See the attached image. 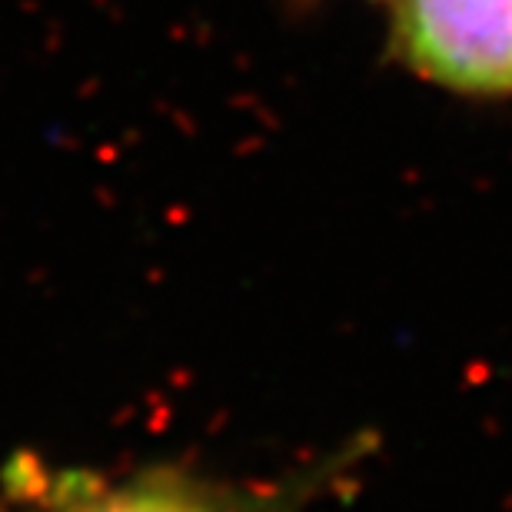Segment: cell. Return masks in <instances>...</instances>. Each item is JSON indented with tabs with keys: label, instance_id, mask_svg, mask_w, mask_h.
<instances>
[{
	"label": "cell",
	"instance_id": "cell-1",
	"mask_svg": "<svg viewBox=\"0 0 512 512\" xmlns=\"http://www.w3.org/2000/svg\"><path fill=\"white\" fill-rule=\"evenodd\" d=\"M389 60L443 94L512 100V0H389Z\"/></svg>",
	"mask_w": 512,
	"mask_h": 512
},
{
	"label": "cell",
	"instance_id": "cell-2",
	"mask_svg": "<svg viewBox=\"0 0 512 512\" xmlns=\"http://www.w3.org/2000/svg\"><path fill=\"white\" fill-rule=\"evenodd\" d=\"M54 512H300L290 489H243L187 473H150Z\"/></svg>",
	"mask_w": 512,
	"mask_h": 512
}]
</instances>
